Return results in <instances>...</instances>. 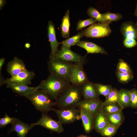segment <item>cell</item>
Instances as JSON below:
<instances>
[{"instance_id":"cell-10","label":"cell","mask_w":137,"mask_h":137,"mask_svg":"<svg viewBox=\"0 0 137 137\" xmlns=\"http://www.w3.org/2000/svg\"><path fill=\"white\" fill-rule=\"evenodd\" d=\"M35 75L32 71L26 70L21 72L17 75L7 78L5 80L6 84H21L28 85L31 83V81Z\"/></svg>"},{"instance_id":"cell-21","label":"cell","mask_w":137,"mask_h":137,"mask_svg":"<svg viewBox=\"0 0 137 137\" xmlns=\"http://www.w3.org/2000/svg\"><path fill=\"white\" fill-rule=\"evenodd\" d=\"M118 103L123 109L131 107V102L129 90L121 89L119 91Z\"/></svg>"},{"instance_id":"cell-35","label":"cell","mask_w":137,"mask_h":137,"mask_svg":"<svg viewBox=\"0 0 137 137\" xmlns=\"http://www.w3.org/2000/svg\"><path fill=\"white\" fill-rule=\"evenodd\" d=\"M131 102V107L133 108H137V89H133L130 90Z\"/></svg>"},{"instance_id":"cell-38","label":"cell","mask_w":137,"mask_h":137,"mask_svg":"<svg viewBox=\"0 0 137 137\" xmlns=\"http://www.w3.org/2000/svg\"><path fill=\"white\" fill-rule=\"evenodd\" d=\"M6 3V1L5 0H0V9H1L3 7Z\"/></svg>"},{"instance_id":"cell-2","label":"cell","mask_w":137,"mask_h":137,"mask_svg":"<svg viewBox=\"0 0 137 137\" xmlns=\"http://www.w3.org/2000/svg\"><path fill=\"white\" fill-rule=\"evenodd\" d=\"M70 84L69 81L50 74L46 79L41 82L39 85V89L44 91L56 101Z\"/></svg>"},{"instance_id":"cell-22","label":"cell","mask_w":137,"mask_h":137,"mask_svg":"<svg viewBox=\"0 0 137 137\" xmlns=\"http://www.w3.org/2000/svg\"><path fill=\"white\" fill-rule=\"evenodd\" d=\"M106 117L109 124L118 128L123 123L124 119L122 111L107 114Z\"/></svg>"},{"instance_id":"cell-8","label":"cell","mask_w":137,"mask_h":137,"mask_svg":"<svg viewBox=\"0 0 137 137\" xmlns=\"http://www.w3.org/2000/svg\"><path fill=\"white\" fill-rule=\"evenodd\" d=\"M83 64L73 63L70 76L69 81L71 83L81 86L89 81L83 67Z\"/></svg>"},{"instance_id":"cell-41","label":"cell","mask_w":137,"mask_h":137,"mask_svg":"<svg viewBox=\"0 0 137 137\" xmlns=\"http://www.w3.org/2000/svg\"><path fill=\"white\" fill-rule=\"evenodd\" d=\"M85 135L83 134H81L79 136H78L77 137H84Z\"/></svg>"},{"instance_id":"cell-12","label":"cell","mask_w":137,"mask_h":137,"mask_svg":"<svg viewBox=\"0 0 137 137\" xmlns=\"http://www.w3.org/2000/svg\"><path fill=\"white\" fill-rule=\"evenodd\" d=\"M103 102L99 99L87 100H82L77 107L84 109L90 112L94 117L101 110Z\"/></svg>"},{"instance_id":"cell-14","label":"cell","mask_w":137,"mask_h":137,"mask_svg":"<svg viewBox=\"0 0 137 137\" xmlns=\"http://www.w3.org/2000/svg\"><path fill=\"white\" fill-rule=\"evenodd\" d=\"M26 70L23 60L16 57L9 62L7 66V71L11 76H15Z\"/></svg>"},{"instance_id":"cell-19","label":"cell","mask_w":137,"mask_h":137,"mask_svg":"<svg viewBox=\"0 0 137 137\" xmlns=\"http://www.w3.org/2000/svg\"><path fill=\"white\" fill-rule=\"evenodd\" d=\"M122 34L125 38H137V29L135 25L132 22H125L122 23L120 27Z\"/></svg>"},{"instance_id":"cell-3","label":"cell","mask_w":137,"mask_h":137,"mask_svg":"<svg viewBox=\"0 0 137 137\" xmlns=\"http://www.w3.org/2000/svg\"><path fill=\"white\" fill-rule=\"evenodd\" d=\"M26 97L29 100L35 108L42 113H46L53 110L55 102L45 92L37 89Z\"/></svg>"},{"instance_id":"cell-18","label":"cell","mask_w":137,"mask_h":137,"mask_svg":"<svg viewBox=\"0 0 137 137\" xmlns=\"http://www.w3.org/2000/svg\"><path fill=\"white\" fill-rule=\"evenodd\" d=\"M79 109L85 131L87 133H89L94 128V117L87 111L82 108Z\"/></svg>"},{"instance_id":"cell-9","label":"cell","mask_w":137,"mask_h":137,"mask_svg":"<svg viewBox=\"0 0 137 137\" xmlns=\"http://www.w3.org/2000/svg\"><path fill=\"white\" fill-rule=\"evenodd\" d=\"M34 127L40 125L49 130L60 133L64 130L62 124L58 121L54 120L46 114L42 113V116L37 122L31 124Z\"/></svg>"},{"instance_id":"cell-6","label":"cell","mask_w":137,"mask_h":137,"mask_svg":"<svg viewBox=\"0 0 137 137\" xmlns=\"http://www.w3.org/2000/svg\"><path fill=\"white\" fill-rule=\"evenodd\" d=\"M53 110L62 125L71 123L81 119L80 110L75 107L54 109Z\"/></svg>"},{"instance_id":"cell-37","label":"cell","mask_w":137,"mask_h":137,"mask_svg":"<svg viewBox=\"0 0 137 137\" xmlns=\"http://www.w3.org/2000/svg\"><path fill=\"white\" fill-rule=\"evenodd\" d=\"M5 61V59L4 58H2L0 59V76H2L1 70L2 67L4 64Z\"/></svg>"},{"instance_id":"cell-24","label":"cell","mask_w":137,"mask_h":137,"mask_svg":"<svg viewBox=\"0 0 137 137\" xmlns=\"http://www.w3.org/2000/svg\"><path fill=\"white\" fill-rule=\"evenodd\" d=\"M123 109L118 103L102 104L101 111L106 115L122 111Z\"/></svg>"},{"instance_id":"cell-5","label":"cell","mask_w":137,"mask_h":137,"mask_svg":"<svg viewBox=\"0 0 137 137\" xmlns=\"http://www.w3.org/2000/svg\"><path fill=\"white\" fill-rule=\"evenodd\" d=\"M110 22L95 23L83 30L84 36L98 38L109 36L112 32L109 24Z\"/></svg>"},{"instance_id":"cell-40","label":"cell","mask_w":137,"mask_h":137,"mask_svg":"<svg viewBox=\"0 0 137 137\" xmlns=\"http://www.w3.org/2000/svg\"><path fill=\"white\" fill-rule=\"evenodd\" d=\"M134 15L137 16V4L136 5L135 9L134 12Z\"/></svg>"},{"instance_id":"cell-23","label":"cell","mask_w":137,"mask_h":137,"mask_svg":"<svg viewBox=\"0 0 137 137\" xmlns=\"http://www.w3.org/2000/svg\"><path fill=\"white\" fill-rule=\"evenodd\" d=\"M70 26V11L67 10L63 17L60 25L61 33L63 38H69Z\"/></svg>"},{"instance_id":"cell-30","label":"cell","mask_w":137,"mask_h":137,"mask_svg":"<svg viewBox=\"0 0 137 137\" xmlns=\"http://www.w3.org/2000/svg\"><path fill=\"white\" fill-rule=\"evenodd\" d=\"M118 129V128L116 127L109 124L104 129L100 134L104 136L111 137L115 135Z\"/></svg>"},{"instance_id":"cell-20","label":"cell","mask_w":137,"mask_h":137,"mask_svg":"<svg viewBox=\"0 0 137 137\" xmlns=\"http://www.w3.org/2000/svg\"><path fill=\"white\" fill-rule=\"evenodd\" d=\"M106 115L101 110L94 118V128L98 133L101 134L109 124Z\"/></svg>"},{"instance_id":"cell-15","label":"cell","mask_w":137,"mask_h":137,"mask_svg":"<svg viewBox=\"0 0 137 137\" xmlns=\"http://www.w3.org/2000/svg\"><path fill=\"white\" fill-rule=\"evenodd\" d=\"M11 125L9 132L15 131L19 137H26L28 132L34 127L31 124L25 123L18 118Z\"/></svg>"},{"instance_id":"cell-25","label":"cell","mask_w":137,"mask_h":137,"mask_svg":"<svg viewBox=\"0 0 137 137\" xmlns=\"http://www.w3.org/2000/svg\"><path fill=\"white\" fill-rule=\"evenodd\" d=\"M87 13L91 18L95 19L98 23H105L110 22L107 21L100 13L95 8L93 7H89L87 10Z\"/></svg>"},{"instance_id":"cell-43","label":"cell","mask_w":137,"mask_h":137,"mask_svg":"<svg viewBox=\"0 0 137 137\" xmlns=\"http://www.w3.org/2000/svg\"><path fill=\"white\" fill-rule=\"evenodd\" d=\"M84 137H89L87 136V135H85Z\"/></svg>"},{"instance_id":"cell-27","label":"cell","mask_w":137,"mask_h":137,"mask_svg":"<svg viewBox=\"0 0 137 137\" xmlns=\"http://www.w3.org/2000/svg\"><path fill=\"white\" fill-rule=\"evenodd\" d=\"M99 95H102L106 98L113 89L112 86L99 83L95 84Z\"/></svg>"},{"instance_id":"cell-34","label":"cell","mask_w":137,"mask_h":137,"mask_svg":"<svg viewBox=\"0 0 137 137\" xmlns=\"http://www.w3.org/2000/svg\"><path fill=\"white\" fill-rule=\"evenodd\" d=\"M16 119V118L10 117L6 114L4 117L0 119V128L3 127L10 124H12L15 122Z\"/></svg>"},{"instance_id":"cell-7","label":"cell","mask_w":137,"mask_h":137,"mask_svg":"<svg viewBox=\"0 0 137 137\" xmlns=\"http://www.w3.org/2000/svg\"><path fill=\"white\" fill-rule=\"evenodd\" d=\"M55 58L73 63L84 64L85 57L82 56L72 51L69 47L62 44Z\"/></svg>"},{"instance_id":"cell-16","label":"cell","mask_w":137,"mask_h":137,"mask_svg":"<svg viewBox=\"0 0 137 137\" xmlns=\"http://www.w3.org/2000/svg\"><path fill=\"white\" fill-rule=\"evenodd\" d=\"M6 85L7 88L11 89L14 92L21 96L25 97L39 88V85L31 87L21 84H10Z\"/></svg>"},{"instance_id":"cell-32","label":"cell","mask_w":137,"mask_h":137,"mask_svg":"<svg viewBox=\"0 0 137 137\" xmlns=\"http://www.w3.org/2000/svg\"><path fill=\"white\" fill-rule=\"evenodd\" d=\"M96 22L95 19L91 18L84 20H80L77 23L76 29L77 31L81 30L87 26L96 23Z\"/></svg>"},{"instance_id":"cell-36","label":"cell","mask_w":137,"mask_h":137,"mask_svg":"<svg viewBox=\"0 0 137 137\" xmlns=\"http://www.w3.org/2000/svg\"><path fill=\"white\" fill-rule=\"evenodd\" d=\"M124 45L128 48H132L135 46L137 44L135 39L131 38H126L123 41Z\"/></svg>"},{"instance_id":"cell-28","label":"cell","mask_w":137,"mask_h":137,"mask_svg":"<svg viewBox=\"0 0 137 137\" xmlns=\"http://www.w3.org/2000/svg\"><path fill=\"white\" fill-rule=\"evenodd\" d=\"M116 74L118 81L123 83H128L132 80L133 78L132 72H122L116 70Z\"/></svg>"},{"instance_id":"cell-39","label":"cell","mask_w":137,"mask_h":137,"mask_svg":"<svg viewBox=\"0 0 137 137\" xmlns=\"http://www.w3.org/2000/svg\"><path fill=\"white\" fill-rule=\"evenodd\" d=\"M24 46L26 48L28 49L30 48L31 45L30 43L27 42L25 44Z\"/></svg>"},{"instance_id":"cell-13","label":"cell","mask_w":137,"mask_h":137,"mask_svg":"<svg viewBox=\"0 0 137 137\" xmlns=\"http://www.w3.org/2000/svg\"><path fill=\"white\" fill-rule=\"evenodd\" d=\"M81 86L83 100H92L99 99V95L93 82L88 81Z\"/></svg>"},{"instance_id":"cell-1","label":"cell","mask_w":137,"mask_h":137,"mask_svg":"<svg viewBox=\"0 0 137 137\" xmlns=\"http://www.w3.org/2000/svg\"><path fill=\"white\" fill-rule=\"evenodd\" d=\"M82 97L81 86L70 84L55 101L59 108L78 107Z\"/></svg>"},{"instance_id":"cell-29","label":"cell","mask_w":137,"mask_h":137,"mask_svg":"<svg viewBox=\"0 0 137 137\" xmlns=\"http://www.w3.org/2000/svg\"><path fill=\"white\" fill-rule=\"evenodd\" d=\"M119 91L115 88H113L106 100L102 103L106 104L109 103H118Z\"/></svg>"},{"instance_id":"cell-26","label":"cell","mask_w":137,"mask_h":137,"mask_svg":"<svg viewBox=\"0 0 137 137\" xmlns=\"http://www.w3.org/2000/svg\"><path fill=\"white\" fill-rule=\"evenodd\" d=\"M84 36L83 30L79 32L77 35L68 38L61 42L62 44L70 47L71 46L75 45L79 42L80 39Z\"/></svg>"},{"instance_id":"cell-4","label":"cell","mask_w":137,"mask_h":137,"mask_svg":"<svg viewBox=\"0 0 137 137\" xmlns=\"http://www.w3.org/2000/svg\"><path fill=\"white\" fill-rule=\"evenodd\" d=\"M47 63L50 74L69 81L73 63L56 58H50Z\"/></svg>"},{"instance_id":"cell-31","label":"cell","mask_w":137,"mask_h":137,"mask_svg":"<svg viewBox=\"0 0 137 137\" xmlns=\"http://www.w3.org/2000/svg\"><path fill=\"white\" fill-rule=\"evenodd\" d=\"M104 18L107 21L110 22L117 21L123 18V16L120 13H112L107 12L102 14Z\"/></svg>"},{"instance_id":"cell-11","label":"cell","mask_w":137,"mask_h":137,"mask_svg":"<svg viewBox=\"0 0 137 137\" xmlns=\"http://www.w3.org/2000/svg\"><path fill=\"white\" fill-rule=\"evenodd\" d=\"M47 29L48 38L51 48L49 58H54L59 50V46L62 44L57 40L55 26L51 21L48 22Z\"/></svg>"},{"instance_id":"cell-42","label":"cell","mask_w":137,"mask_h":137,"mask_svg":"<svg viewBox=\"0 0 137 137\" xmlns=\"http://www.w3.org/2000/svg\"><path fill=\"white\" fill-rule=\"evenodd\" d=\"M136 27V28H137V22H136V23L135 24Z\"/></svg>"},{"instance_id":"cell-17","label":"cell","mask_w":137,"mask_h":137,"mask_svg":"<svg viewBox=\"0 0 137 137\" xmlns=\"http://www.w3.org/2000/svg\"><path fill=\"white\" fill-rule=\"evenodd\" d=\"M75 45L78 46L84 49L88 54L101 53L107 54L105 49L100 46L89 41H81L76 43Z\"/></svg>"},{"instance_id":"cell-33","label":"cell","mask_w":137,"mask_h":137,"mask_svg":"<svg viewBox=\"0 0 137 137\" xmlns=\"http://www.w3.org/2000/svg\"><path fill=\"white\" fill-rule=\"evenodd\" d=\"M117 70L122 72H132L129 65L122 59H119V60L117 65Z\"/></svg>"}]
</instances>
